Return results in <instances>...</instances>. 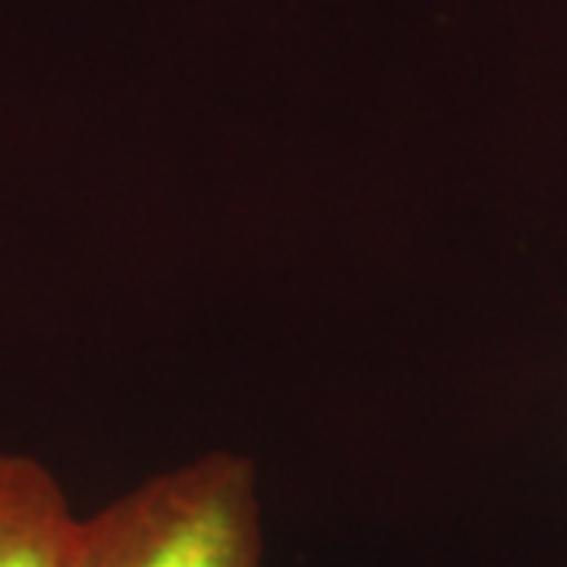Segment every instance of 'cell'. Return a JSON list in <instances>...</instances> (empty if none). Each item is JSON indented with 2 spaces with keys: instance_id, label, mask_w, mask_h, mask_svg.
Instances as JSON below:
<instances>
[{
  "instance_id": "obj_1",
  "label": "cell",
  "mask_w": 567,
  "mask_h": 567,
  "mask_svg": "<svg viewBox=\"0 0 567 567\" xmlns=\"http://www.w3.org/2000/svg\"><path fill=\"white\" fill-rule=\"evenodd\" d=\"M70 567H265L256 464L208 451L80 517Z\"/></svg>"
},
{
  "instance_id": "obj_2",
  "label": "cell",
  "mask_w": 567,
  "mask_h": 567,
  "mask_svg": "<svg viewBox=\"0 0 567 567\" xmlns=\"http://www.w3.org/2000/svg\"><path fill=\"white\" fill-rule=\"evenodd\" d=\"M76 520L48 466L0 451V567H70Z\"/></svg>"
}]
</instances>
